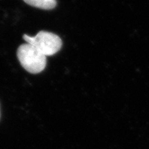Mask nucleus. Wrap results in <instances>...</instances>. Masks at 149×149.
<instances>
[{"label":"nucleus","mask_w":149,"mask_h":149,"mask_svg":"<svg viewBox=\"0 0 149 149\" xmlns=\"http://www.w3.org/2000/svg\"><path fill=\"white\" fill-rule=\"evenodd\" d=\"M24 1L31 6L43 10H51L57 6L56 0H24Z\"/></svg>","instance_id":"obj_3"},{"label":"nucleus","mask_w":149,"mask_h":149,"mask_svg":"<svg viewBox=\"0 0 149 149\" xmlns=\"http://www.w3.org/2000/svg\"><path fill=\"white\" fill-rule=\"evenodd\" d=\"M26 43L34 46L45 56H51L57 53L62 46V41L58 35L47 31H40L35 37L23 35Z\"/></svg>","instance_id":"obj_2"},{"label":"nucleus","mask_w":149,"mask_h":149,"mask_svg":"<svg viewBox=\"0 0 149 149\" xmlns=\"http://www.w3.org/2000/svg\"><path fill=\"white\" fill-rule=\"evenodd\" d=\"M17 56L22 66L30 73H40L46 68V56L28 43L19 46Z\"/></svg>","instance_id":"obj_1"}]
</instances>
